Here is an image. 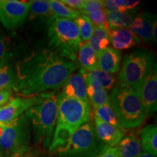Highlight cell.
<instances>
[{
	"label": "cell",
	"mask_w": 157,
	"mask_h": 157,
	"mask_svg": "<svg viewBox=\"0 0 157 157\" xmlns=\"http://www.w3.org/2000/svg\"><path fill=\"white\" fill-rule=\"evenodd\" d=\"M78 66L50 49L35 50L17 62L15 69L16 92L23 96H34L59 89Z\"/></svg>",
	"instance_id": "6da1fadb"
},
{
	"label": "cell",
	"mask_w": 157,
	"mask_h": 157,
	"mask_svg": "<svg viewBox=\"0 0 157 157\" xmlns=\"http://www.w3.org/2000/svg\"><path fill=\"white\" fill-rule=\"evenodd\" d=\"M58 114L53 136L49 151L56 152L63 146L71 135L80 127L87 123L91 117L90 105L61 93L58 95Z\"/></svg>",
	"instance_id": "7a4b0ae2"
},
{
	"label": "cell",
	"mask_w": 157,
	"mask_h": 157,
	"mask_svg": "<svg viewBox=\"0 0 157 157\" xmlns=\"http://www.w3.org/2000/svg\"><path fill=\"white\" fill-rule=\"evenodd\" d=\"M31 121L34 140L43 150L49 148L58 114V97L54 92L39 94L38 101L25 112Z\"/></svg>",
	"instance_id": "3957f363"
},
{
	"label": "cell",
	"mask_w": 157,
	"mask_h": 157,
	"mask_svg": "<svg viewBox=\"0 0 157 157\" xmlns=\"http://www.w3.org/2000/svg\"><path fill=\"white\" fill-rule=\"evenodd\" d=\"M115 85L109 97L120 125L126 130L141 126L148 117L138 95L129 86Z\"/></svg>",
	"instance_id": "277c9868"
},
{
	"label": "cell",
	"mask_w": 157,
	"mask_h": 157,
	"mask_svg": "<svg viewBox=\"0 0 157 157\" xmlns=\"http://www.w3.org/2000/svg\"><path fill=\"white\" fill-rule=\"evenodd\" d=\"M82 42L77 25L73 20L55 17L50 21L48 44L63 58L76 62Z\"/></svg>",
	"instance_id": "5b68a950"
},
{
	"label": "cell",
	"mask_w": 157,
	"mask_h": 157,
	"mask_svg": "<svg viewBox=\"0 0 157 157\" xmlns=\"http://www.w3.org/2000/svg\"><path fill=\"white\" fill-rule=\"evenodd\" d=\"M156 62L154 55L146 49H137L124 57L117 83L135 90L148 75Z\"/></svg>",
	"instance_id": "8992f818"
},
{
	"label": "cell",
	"mask_w": 157,
	"mask_h": 157,
	"mask_svg": "<svg viewBox=\"0 0 157 157\" xmlns=\"http://www.w3.org/2000/svg\"><path fill=\"white\" fill-rule=\"evenodd\" d=\"M105 146L98 138L94 125L87 122L76 129L56 152L60 157H96Z\"/></svg>",
	"instance_id": "52a82bcc"
},
{
	"label": "cell",
	"mask_w": 157,
	"mask_h": 157,
	"mask_svg": "<svg viewBox=\"0 0 157 157\" xmlns=\"http://www.w3.org/2000/svg\"><path fill=\"white\" fill-rule=\"evenodd\" d=\"M0 148L2 155L17 157L26 154L30 147L29 119L23 113L10 122L2 124Z\"/></svg>",
	"instance_id": "ba28073f"
},
{
	"label": "cell",
	"mask_w": 157,
	"mask_h": 157,
	"mask_svg": "<svg viewBox=\"0 0 157 157\" xmlns=\"http://www.w3.org/2000/svg\"><path fill=\"white\" fill-rule=\"evenodd\" d=\"M29 13V2L0 0V23L7 30L21 26Z\"/></svg>",
	"instance_id": "9c48e42d"
},
{
	"label": "cell",
	"mask_w": 157,
	"mask_h": 157,
	"mask_svg": "<svg viewBox=\"0 0 157 157\" xmlns=\"http://www.w3.org/2000/svg\"><path fill=\"white\" fill-rule=\"evenodd\" d=\"M142 102L147 117H150L157 109V68L155 65L148 75L134 90Z\"/></svg>",
	"instance_id": "30bf717a"
},
{
	"label": "cell",
	"mask_w": 157,
	"mask_h": 157,
	"mask_svg": "<svg viewBox=\"0 0 157 157\" xmlns=\"http://www.w3.org/2000/svg\"><path fill=\"white\" fill-rule=\"evenodd\" d=\"M38 99L39 95L12 98L0 108V122L5 124L18 118L35 105Z\"/></svg>",
	"instance_id": "8fae6325"
},
{
	"label": "cell",
	"mask_w": 157,
	"mask_h": 157,
	"mask_svg": "<svg viewBox=\"0 0 157 157\" xmlns=\"http://www.w3.org/2000/svg\"><path fill=\"white\" fill-rule=\"evenodd\" d=\"M94 127L100 140L107 147H115L120 142L124 132L118 127L101 120L94 116Z\"/></svg>",
	"instance_id": "7c38bea8"
},
{
	"label": "cell",
	"mask_w": 157,
	"mask_h": 157,
	"mask_svg": "<svg viewBox=\"0 0 157 157\" xmlns=\"http://www.w3.org/2000/svg\"><path fill=\"white\" fill-rule=\"evenodd\" d=\"M60 93L66 97L76 98L90 105L87 96L85 81L80 71L71 74L63 85Z\"/></svg>",
	"instance_id": "4fadbf2b"
},
{
	"label": "cell",
	"mask_w": 157,
	"mask_h": 157,
	"mask_svg": "<svg viewBox=\"0 0 157 157\" xmlns=\"http://www.w3.org/2000/svg\"><path fill=\"white\" fill-rule=\"evenodd\" d=\"M109 36L112 48L119 51L133 48L141 42L129 28L111 29L109 31Z\"/></svg>",
	"instance_id": "5bb4252c"
},
{
	"label": "cell",
	"mask_w": 157,
	"mask_h": 157,
	"mask_svg": "<svg viewBox=\"0 0 157 157\" xmlns=\"http://www.w3.org/2000/svg\"><path fill=\"white\" fill-rule=\"evenodd\" d=\"M156 20V15H151L148 13H142L135 17L129 23L128 28L141 42H148L152 39V25Z\"/></svg>",
	"instance_id": "9a60e30c"
},
{
	"label": "cell",
	"mask_w": 157,
	"mask_h": 157,
	"mask_svg": "<svg viewBox=\"0 0 157 157\" xmlns=\"http://www.w3.org/2000/svg\"><path fill=\"white\" fill-rule=\"evenodd\" d=\"M79 71L85 81L87 96L92 106L97 107L110 103L111 100L107 91L102 87L99 82L90 78L82 68L79 70Z\"/></svg>",
	"instance_id": "2e32d148"
},
{
	"label": "cell",
	"mask_w": 157,
	"mask_h": 157,
	"mask_svg": "<svg viewBox=\"0 0 157 157\" xmlns=\"http://www.w3.org/2000/svg\"><path fill=\"white\" fill-rule=\"evenodd\" d=\"M121 51L107 48L97 52L98 68L111 74L117 73L120 68Z\"/></svg>",
	"instance_id": "e0dca14e"
},
{
	"label": "cell",
	"mask_w": 157,
	"mask_h": 157,
	"mask_svg": "<svg viewBox=\"0 0 157 157\" xmlns=\"http://www.w3.org/2000/svg\"><path fill=\"white\" fill-rule=\"evenodd\" d=\"M117 148L119 157H138L143 152L138 132L124 135Z\"/></svg>",
	"instance_id": "ac0fdd59"
},
{
	"label": "cell",
	"mask_w": 157,
	"mask_h": 157,
	"mask_svg": "<svg viewBox=\"0 0 157 157\" xmlns=\"http://www.w3.org/2000/svg\"><path fill=\"white\" fill-rule=\"evenodd\" d=\"M143 152L154 156L157 155V127L155 124H148L138 132Z\"/></svg>",
	"instance_id": "d6986e66"
},
{
	"label": "cell",
	"mask_w": 157,
	"mask_h": 157,
	"mask_svg": "<svg viewBox=\"0 0 157 157\" xmlns=\"http://www.w3.org/2000/svg\"><path fill=\"white\" fill-rule=\"evenodd\" d=\"M77 59L81 68L86 71L98 68L97 52L90 48L87 42H82L78 47Z\"/></svg>",
	"instance_id": "ffe728a7"
},
{
	"label": "cell",
	"mask_w": 157,
	"mask_h": 157,
	"mask_svg": "<svg viewBox=\"0 0 157 157\" xmlns=\"http://www.w3.org/2000/svg\"><path fill=\"white\" fill-rule=\"evenodd\" d=\"M105 10L106 18L109 23V29L127 28L131 21L136 16V11L134 10L127 12Z\"/></svg>",
	"instance_id": "44dd1931"
},
{
	"label": "cell",
	"mask_w": 157,
	"mask_h": 157,
	"mask_svg": "<svg viewBox=\"0 0 157 157\" xmlns=\"http://www.w3.org/2000/svg\"><path fill=\"white\" fill-rule=\"evenodd\" d=\"M87 42L96 52L109 48V45L111 44L109 31L101 27L94 26L92 36Z\"/></svg>",
	"instance_id": "7402d4cb"
},
{
	"label": "cell",
	"mask_w": 157,
	"mask_h": 157,
	"mask_svg": "<svg viewBox=\"0 0 157 157\" xmlns=\"http://www.w3.org/2000/svg\"><path fill=\"white\" fill-rule=\"evenodd\" d=\"M29 19L32 20L36 17H44L50 19V21L53 19L55 15L51 10L50 2L44 0H32L29 1Z\"/></svg>",
	"instance_id": "603a6c76"
},
{
	"label": "cell",
	"mask_w": 157,
	"mask_h": 157,
	"mask_svg": "<svg viewBox=\"0 0 157 157\" xmlns=\"http://www.w3.org/2000/svg\"><path fill=\"white\" fill-rule=\"evenodd\" d=\"M17 77L15 68L10 63L0 64V90L10 89L16 91Z\"/></svg>",
	"instance_id": "cb8c5ba5"
},
{
	"label": "cell",
	"mask_w": 157,
	"mask_h": 157,
	"mask_svg": "<svg viewBox=\"0 0 157 157\" xmlns=\"http://www.w3.org/2000/svg\"><path fill=\"white\" fill-rule=\"evenodd\" d=\"M93 109L94 116H95L98 119L118 127L124 132H126V129H124L121 126L119 121H118L111 102L109 103L100 105V106L93 107Z\"/></svg>",
	"instance_id": "d4e9b609"
},
{
	"label": "cell",
	"mask_w": 157,
	"mask_h": 157,
	"mask_svg": "<svg viewBox=\"0 0 157 157\" xmlns=\"http://www.w3.org/2000/svg\"><path fill=\"white\" fill-rule=\"evenodd\" d=\"M16 48L11 36H0V64L10 63L14 58Z\"/></svg>",
	"instance_id": "484cf974"
},
{
	"label": "cell",
	"mask_w": 157,
	"mask_h": 157,
	"mask_svg": "<svg viewBox=\"0 0 157 157\" xmlns=\"http://www.w3.org/2000/svg\"><path fill=\"white\" fill-rule=\"evenodd\" d=\"M84 72L90 78L95 79L99 82L100 84L106 91L107 90L108 91L111 90L114 87L117 79H116V77L113 76V74L104 71L100 69V68H97V69L91 71H84Z\"/></svg>",
	"instance_id": "4316f807"
},
{
	"label": "cell",
	"mask_w": 157,
	"mask_h": 157,
	"mask_svg": "<svg viewBox=\"0 0 157 157\" xmlns=\"http://www.w3.org/2000/svg\"><path fill=\"white\" fill-rule=\"evenodd\" d=\"M50 5L52 13L56 17L74 20L81 15L78 10H73L58 0H50Z\"/></svg>",
	"instance_id": "83f0119b"
},
{
	"label": "cell",
	"mask_w": 157,
	"mask_h": 157,
	"mask_svg": "<svg viewBox=\"0 0 157 157\" xmlns=\"http://www.w3.org/2000/svg\"><path fill=\"white\" fill-rule=\"evenodd\" d=\"M104 10L109 11L127 12L135 9L140 2L132 0H105Z\"/></svg>",
	"instance_id": "f1b7e54d"
},
{
	"label": "cell",
	"mask_w": 157,
	"mask_h": 157,
	"mask_svg": "<svg viewBox=\"0 0 157 157\" xmlns=\"http://www.w3.org/2000/svg\"><path fill=\"white\" fill-rule=\"evenodd\" d=\"M74 21L77 25L81 39L84 42H87L92 36L95 25L86 15L82 13L78 17L74 19Z\"/></svg>",
	"instance_id": "f546056e"
},
{
	"label": "cell",
	"mask_w": 157,
	"mask_h": 157,
	"mask_svg": "<svg viewBox=\"0 0 157 157\" xmlns=\"http://www.w3.org/2000/svg\"><path fill=\"white\" fill-rule=\"evenodd\" d=\"M84 15H86L91 21L95 26L101 27L106 31H110L109 23H108L104 10H98L84 14Z\"/></svg>",
	"instance_id": "4dcf8cb0"
},
{
	"label": "cell",
	"mask_w": 157,
	"mask_h": 157,
	"mask_svg": "<svg viewBox=\"0 0 157 157\" xmlns=\"http://www.w3.org/2000/svg\"><path fill=\"white\" fill-rule=\"evenodd\" d=\"M104 10L103 2L101 0H84L83 5L79 12L82 14H87L91 12Z\"/></svg>",
	"instance_id": "1f68e13d"
},
{
	"label": "cell",
	"mask_w": 157,
	"mask_h": 157,
	"mask_svg": "<svg viewBox=\"0 0 157 157\" xmlns=\"http://www.w3.org/2000/svg\"><path fill=\"white\" fill-rule=\"evenodd\" d=\"M96 157H119V154L117 146L112 148L105 146Z\"/></svg>",
	"instance_id": "d6a6232c"
},
{
	"label": "cell",
	"mask_w": 157,
	"mask_h": 157,
	"mask_svg": "<svg viewBox=\"0 0 157 157\" xmlns=\"http://www.w3.org/2000/svg\"><path fill=\"white\" fill-rule=\"evenodd\" d=\"M13 95V90L10 89L0 90V108L8 102Z\"/></svg>",
	"instance_id": "836d02e7"
},
{
	"label": "cell",
	"mask_w": 157,
	"mask_h": 157,
	"mask_svg": "<svg viewBox=\"0 0 157 157\" xmlns=\"http://www.w3.org/2000/svg\"><path fill=\"white\" fill-rule=\"evenodd\" d=\"M60 2L70 8L76 10H78L79 11L81 10L84 3V0H62Z\"/></svg>",
	"instance_id": "e575fe53"
},
{
	"label": "cell",
	"mask_w": 157,
	"mask_h": 157,
	"mask_svg": "<svg viewBox=\"0 0 157 157\" xmlns=\"http://www.w3.org/2000/svg\"><path fill=\"white\" fill-rule=\"evenodd\" d=\"M156 28H157V21L156 20L154 21L152 25V39L155 42H156Z\"/></svg>",
	"instance_id": "d590c367"
},
{
	"label": "cell",
	"mask_w": 157,
	"mask_h": 157,
	"mask_svg": "<svg viewBox=\"0 0 157 157\" xmlns=\"http://www.w3.org/2000/svg\"><path fill=\"white\" fill-rule=\"evenodd\" d=\"M138 157H156V156H154V155L146 152H143Z\"/></svg>",
	"instance_id": "8d00e7d4"
},
{
	"label": "cell",
	"mask_w": 157,
	"mask_h": 157,
	"mask_svg": "<svg viewBox=\"0 0 157 157\" xmlns=\"http://www.w3.org/2000/svg\"><path fill=\"white\" fill-rule=\"evenodd\" d=\"M2 130H3V124L2 123L0 122V136H1L2 133Z\"/></svg>",
	"instance_id": "74e56055"
},
{
	"label": "cell",
	"mask_w": 157,
	"mask_h": 157,
	"mask_svg": "<svg viewBox=\"0 0 157 157\" xmlns=\"http://www.w3.org/2000/svg\"><path fill=\"white\" fill-rule=\"evenodd\" d=\"M0 156H2V152L1 148H0Z\"/></svg>",
	"instance_id": "f35d334b"
},
{
	"label": "cell",
	"mask_w": 157,
	"mask_h": 157,
	"mask_svg": "<svg viewBox=\"0 0 157 157\" xmlns=\"http://www.w3.org/2000/svg\"><path fill=\"white\" fill-rule=\"evenodd\" d=\"M17 157H29L28 156H26V155H23V156H17Z\"/></svg>",
	"instance_id": "ab89813d"
},
{
	"label": "cell",
	"mask_w": 157,
	"mask_h": 157,
	"mask_svg": "<svg viewBox=\"0 0 157 157\" xmlns=\"http://www.w3.org/2000/svg\"><path fill=\"white\" fill-rule=\"evenodd\" d=\"M0 30H1V23H0Z\"/></svg>",
	"instance_id": "60d3db41"
}]
</instances>
